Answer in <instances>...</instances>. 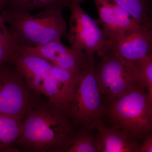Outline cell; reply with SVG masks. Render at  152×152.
<instances>
[{"label": "cell", "mask_w": 152, "mask_h": 152, "mask_svg": "<svg viewBox=\"0 0 152 152\" xmlns=\"http://www.w3.org/2000/svg\"><path fill=\"white\" fill-rule=\"evenodd\" d=\"M17 143L31 152H58L73 133L67 114L50 103L30 107Z\"/></svg>", "instance_id": "1"}, {"label": "cell", "mask_w": 152, "mask_h": 152, "mask_svg": "<svg viewBox=\"0 0 152 152\" xmlns=\"http://www.w3.org/2000/svg\"><path fill=\"white\" fill-rule=\"evenodd\" d=\"M2 17L11 36L18 45L35 47L66 37V23L61 9L40 10L39 13L2 11Z\"/></svg>", "instance_id": "2"}, {"label": "cell", "mask_w": 152, "mask_h": 152, "mask_svg": "<svg viewBox=\"0 0 152 152\" xmlns=\"http://www.w3.org/2000/svg\"><path fill=\"white\" fill-rule=\"evenodd\" d=\"M140 84L110 103L107 114L111 126L125 131L136 140L151 134L152 101Z\"/></svg>", "instance_id": "3"}, {"label": "cell", "mask_w": 152, "mask_h": 152, "mask_svg": "<svg viewBox=\"0 0 152 152\" xmlns=\"http://www.w3.org/2000/svg\"><path fill=\"white\" fill-rule=\"evenodd\" d=\"M94 58L82 72L81 76L67 115L74 127H80L90 131L96 129L103 123L107 109L95 73Z\"/></svg>", "instance_id": "4"}, {"label": "cell", "mask_w": 152, "mask_h": 152, "mask_svg": "<svg viewBox=\"0 0 152 152\" xmlns=\"http://www.w3.org/2000/svg\"><path fill=\"white\" fill-rule=\"evenodd\" d=\"M101 58L95 69V76L101 94L109 103L121 97L140 84L135 63L124 59L112 50Z\"/></svg>", "instance_id": "5"}, {"label": "cell", "mask_w": 152, "mask_h": 152, "mask_svg": "<svg viewBox=\"0 0 152 152\" xmlns=\"http://www.w3.org/2000/svg\"><path fill=\"white\" fill-rule=\"evenodd\" d=\"M85 1L71 0L70 29L66 37L74 50L88 55L97 53L102 57L111 50L110 43L96 20L82 8L81 3Z\"/></svg>", "instance_id": "6"}, {"label": "cell", "mask_w": 152, "mask_h": 152, "mask_svg": "<svg viewBox=\"0 0 152 152\" xmlns=\"http://www.w3.org/2000/svg\"><path fill=\"white\" fill-rule=\"evenodd\" d=\"M28 88L12 60L0 65V114L22 121L31 106Z\"/></svg>", "instance_id": "7"}, {"label": "cell", "mask_w": 152, "mask_h": 152, "mask_svg": "<svg viewBox=\"0 0 152 152\" xmlns=\"http://www.w3.org/2000/svg\"><path fill=\"white\" fill-rule=\"evenodd\" d=\"M82 73H75L53 65L44 87V95L49 102L67 114Z\"/></svg>", "instance_id": "8"}, {"label": "cell", "mask_w": 152, "mask_h": 152, "mask_svg": "<svg viewBox=\"0 0 152 152\" xmlns=\"http://www.w3.org/2000/svg\"><path fill=\"white\" fill-rule=\"evenodd\" d=\"M93 1L99 14V18L96 20L110 44L128 31L142 27L112 0Z\"/></svg>", "instance_id": "9"}, {"label": "cell", "mask_w": 152, "mask_h": 152, "mask_svg": "<svg viewBox=\"0 0 152 152\" xmlns=\"http://www.w3.org/2000/svg\"><path fill=\"white\" fill-rule=\"evenodd\" d=\"M36 53L53 65L76 74L81 73L93 58V54L66 46L61 40L53 41L37 47Z\"/></svg>", "instance_id": "10"}, {"label": "cell", "mask_w": 152, "mask_h": 152, "mask_svg": "<svg viewBox=\"0 0 152 152\" xmlns=\"http://www.w3.org/2000/svg\"><path fill=\"white\" fill-rule=\"evenodd\" d=\"M12 60L28 88L44 95V84L50 74L53 64L40 57L23 51L19 49V45Z\"/></svg>", "instance_id": "11"}, {"label": "cell", "mask_w": 152, "mask_h": 152, "mask_svg": "<svg viewBox=\"0 0 152 152\" xmlns=\"http://www.w3.org/2000/svg\"><path fill=\"white\" fill-rule=\"evenodd\" d=\"M152 46V30L142 27L128 31L111 43L112 51L133 63L151 54Z\"/></svg>", "instance_id": "12"}, {"label": "cell", "mask_w": 152, "mask_h": 152, "mask_svg": "<svg viewBox=\"0 0 152 152\" xmlns=\"http://www.w3.org/2000/svg\"><path fill=\"white\" fill-rule=\"evenodd\" d=\"M95 137L97 152H140L137 140L120 128L107 127L103 123L98 126Z\"/></svg>", "instance_id": "13"}, {"label": "cell", "mask_w": 152, "mask_h": 152, "mask_svg": "<svg viewBox=\"0 0 152 152\" xmlns=\"http://www.w3.org/2000/svg\"><path fill=\"white\" fill-rule=\"evenodd\" d=\"M2 11L30 12L35 10H53L69 8L71 0H3Z\"/></svg>", "instance_id": "14"}, {"label": "cell", "mask_w": 152, "mask_h": 152, "mask_svg": "<svg viewBox=\"0 0 152 152\" xmlns=\"http://www.w3.org/2000/svg\"><path fill=\"white\" fill-rule=\"evenodd\" d=\"M23 129L22 120L0 114V152H19L14 148Z\"/></svg>", "instance_id": "15"}, {"label": "cell", "mask_w": 152, "mask_h": 152, "mask_svg": "<svg viewBox=\"0 0 152 152\" xmlns=\"http://www.w3.org/2000/svg\"><path fill=\"white\" fill-rule=\"evenodd\" d=\"M130 15L137 24L152 29L151 0H112Z\"/></svg>", "instance_id": "16"}, {"label": "cell", "mask_w": 152, "mask_h": 152, "mask_svg": "<svg viewBox=\"0 0 152 152\" xmlns=\"http://www.w3.org/2000/svg\"><path fill=\"white\" fill-rule=\"evenodd\" d=\"M91 132L83 128L74 130L60 152H97L95 138Z\"/></svg>", "instance_id": "17"}, {"label": "cell", "mask_w": 152, "mask_h": 152, "mask_svg": "<svg viewBox=\"0 0 152 152\" xmlns=\"http://www.w3.org/2000/svg\"><path fill=\"white\" fill-rule=\"evenodd\" d=\"M134 63L138 68L140 84L148 90V96L152 101V55H147Z\"/></svg>", "instance_id": "18"}, {"label": "cell", "mask_w": 152, "mask_h": 152, "mask_svg": "<svg viewBox=\"0 0 152 152\" xmlns=\"http://www.w3.org/2000/svg\"><path fill=\"white\" fill-rule=\"evenodd\" d=\"M18 47L11 34L0 40V65L12 60Z\"/></svg>", "instance_id": "19"}, {"label": "cell", "mask_w": 152, "mask_h": 152, "mask_svg": "<svg viewBox=\"0 0 152 152\" xmlns=\"http://www.w3.org/2000/svg\"><path fill=\"white\" fill-rule=\"evenodd\" d=\"M3 7V0H0V40L11 34L8 28L3 20L2 17Z\"/></svg>", "instance_id": "20"}, {"label": "cell", "mask_w": 152, "mask_h": 152, "mask_svg": "<svg viewBox=\"0 0 152 152\" xmlns=\"http://www.w3.org/2000/svg\"><path fill=\"white\" fill-rule=\"evenodd\" d=\"M140 152H152V135L149 134L145 137L144 143L141 145Z\"/></svg>", "instance_id": "21"}]
</instances>
